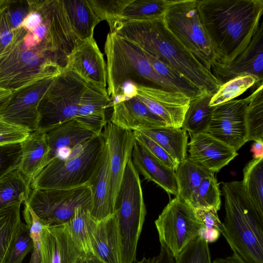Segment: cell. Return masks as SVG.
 Segmentation results:
<instances>
[{
	"label": "cell",
	"instance_id": "db71d44e",
	"mask_svg": "<svg viewBox=\"0 0 263 263\" xmlns=\"http://www.w3.org/2000/svg\"><path fill=\"white\" fill-rule=\"evenodd\" d=\"M252 151L254 153L253 158H263V141H254Z\"/></svg>",
	"mask_w": 263,
	"mask_h": 263
},
{
	"label": "cell",
	"instance_id": "60d3db41",
	"mask_svg": "<svg viewBox=\"0 0 263 263\" xmlns=\"http://www.w3.org/2000/svg\"><path fill=\"white\" fill-rule=\"evenodd\" d=\"M23 204V217L33 244V251L29 263H41L42 237L45 224L34 213L27 201Z\"/></svg>",
	"mask_w": 263,
	"mask_h": 263
},
{
	"label": "cell",
	"instance_id": "7bdbcfd3",
	"mask_svg": "<svg viewBox=\"0 0 263 263\" xmlns=\"http://www.w3.org/2000/svg\"><path fill=\"white\" fill-rule=\"evenodd\" d=\"M33 248L29 229L26 224L22 222L6 263H22Z\"/></svg>",
	"mask_w": 263,
	"mask_h": 263
},
{
	"label": "cell",
	"instance_id": "9a60e30c",
	"mask_svg": "<svg viewBox=\"0 0 263 263\" xmlns=\"http://www.w3.org/2000/svg\"><path fill=\"white\" fill-rule=\"evenodd\" d=\"M211 71L222 84L236 77L250 75L257 80L256 88L263 85L262 19L247 48L228 65H213Z\"/></svg>",
	"mask_w": 263,
	"mask_h": 263
},
{
	"label": "cell",
	"instance_id": "f907efd6",
	"mask_svg": "<svg viewBox=\"0 0 263 263\" xmlns=\"http://www.w3.org/2000/svg\"><path fill=\"white\" fill-rule=\"evenodd\" d=\"M136 263H175V259L167 248L161 246L158 255L148 258L144 257L142 260Z\"/></svg>",
	"mask_w": 263,
	"mask_h": 263
},
{
	"label": "cell",
	"instance_id": "52a82bcc",
	"mask_svg": "<svg viewBox=\"0 0 263 263\" xmlns=\"http://www.w3.org/2000/svg\"><path fill=\"white\" fill-rule=\"evenodd\" d=\"M123 263L136 260L138 241L146 214L139 173L128 161L116 199Z\"/></svg>",
	"mask_w": 263,
	"mask_h": 263
},
{
	"label": "cell",
	"instance_id": "e0dca14e",
	"mask_svg": "<svg viewBox=\"0 0 263 263\" xmlns=\"http://www.w3.org/2000/svg\"><path fill=\"white\" fill-rule=\"evenodd\" d=\"M63 71H72L86 83L106 88V64L93 36L77 44Z\"/></svg>",
	"mask_w": 263,
	"mask_h": 263
},
{
	"label": "cell",
	"instance_id": "bcb514c9",
	"mask_svg": "<svg viewBox=\"0 0 263 263\" xmlns=\"http://www.w3.org/2000/svg\"><path fill=\"white\" fill-rule=\"evenodd\" d=\"M3 5L13 29L21 26L24 19L31 10L29 0H4Z\"/></svg>",
	"mask_w": 263,
	"mask_h": 263
},
{
	"label": "cell",
	"instance_id": "11a10c76",
	"mask_svg": "<svg viewBox=\"0 0 263 263\" xmlns=\"http://www.w3.org/2000/svg\"><path fill=\"white\" fill-rule=\"evenodd\" d=\"M78 263H103L92 253L84 254Z\"/></svg>",
	"mask_w": 263,
	"mask_h": 263
},
{
	"label": "cell",
	"instance_id": "1f68e13d",
	"mask_svg": "<svg viewBox=\"0 0 263 263\" xmlns=\"http://www.w3.org/2000/svg\"><path fill=\"white\" fill-rule=\"evenodd\" d=\"M31 185L16 168L0 179V209L26 201L31 191Z\"/></svg>",
	"mask_w": 263,
	"mask_h": 263
},
{
	"label": "cell",
	"instance_id": "f1b7e54d",
	"mask_svg": "<svg viewBox=\"0 0 263 263\" xmlns=\"http://www.w3.org/2000/svg\"><path fill=\"white\" fill-rule=\"evenodd\" d=\"M175 172L178 191L176 196L188 204L202 180L215 174L187 157L179 163Z\"/></svg>",
	"mask_w": 263,
	"mask_h": 263
},
{
	"label": "cell",
	"instance_id": "d6a6232c",
	"mask_svg": "<svg viewBox=\"0 0 263 263\" xmlns=\"http://www.w3.org/2000/svg\"><path fill=\"white\" fill-rule=\"evenodd\" d=\"M241 181L245 191L258 211L263 215V158H253L243 170Z\"/></svg>",
	"mask_w": 263,
	"mask_h": 263
},
{
	"label": "cell",
	"instance_id": "9c48e42d",
	"mask_svg": "<svg viewBox=\"0 0 263 263\" xmlns=\"http://www.w3.org/2000/svg\"><path fill=\"white\" fill-rule=\"evenodd\" d=\"M86 84L71 71H62L56 77L39 106V129L47 132L74 119Z\"/></svg>",
	"mask_w": 263,
	"mask_h": 263
},
{
	"label": "cell",
	"instance_id": "4316f807",
	"mask_svg": "<svg viewBox=\"0 0 263 263\" xmlns=\"http://www.w3.org/2000/svg\"><path fill=\"white\" fill-rule=\"evenodd\" d=\"M72 30L80 41L93 36L95 27L100 22L88 0H62Z\"/></svg>",
	"mask_w": 263,
	"mask_h": 263
},
{
	"label": "cell",
	"instance_id": "681fc988",
	"mask_svg": "<svg viewBox=\"0 0 263 263\" xmlns=\"http://www.w3.org/2000/svg\"><path fill=\"white\" fill-rule=\"evenodd\" d=\"M197 217L203 227L215 228L221 233L223 230L222 223L218 216L217 212L213 209H195Z\"/></svg>",
	"mask_w": 263,
	"mask_h": 263
},
{
	"label": "cell",
	"instance_id": "5bb4252c",
	"mask_svg": "<svg viewBox=\"0 0 263 263\" xmlns=\"http://www.w3.org/2000/svg\"><path fill=\"white\" fill-rule=\"evenodd\" d=\"M102 135L109 155L110 168V200L114 212L116 199L126 166L132 158L136 142L135 132L123 129L108 121Z\"/></svg>",
	"mask_w": 263,
	"mask_h": 263
},
{
	"label": "cell",
	"instance_id": "d6986e66",
	"mask_svg": "<svg viewBox=\"0 0 263 263\" xmlns=\"http://www.w3.org/2000/svg\"><path fill=\"white\" fill-rule=\"evenodd\" d=\"M187 146V158L214 173L238 154L234 148L204 133L191 136Z\"/></svg>",
	"mask_w": 263,
	"mask_h": 263
},
{
	"label": "cell",
	"instance_id": "8992f818",
	"mask_svg": "<svg viewBox=\"0 0 263 263\" xmlns=\"http://www.w3.org/2000/svg\"><path fill=\"white\" fill-rule=\"evenodd\" d=\"M13 32L11 42L0 51L1 88L14 91L62 72L63 69L49 53L25 46V29L20 26Z\"/></svg>",
	"mask_w": 263,
	"mask_h": 263
},
{
	"label": "cell",
	"instance_id": "d590c367",
	"mask_svg": "<svg viewBox=\"0 0 263 263\" xmlns=\"http://www.w3.org/2000/svg\"><path fill=\"white\" fill-rule=\"evenodd\" d=\"M220 195L219 184L214 174L202 180L189 204L194 209H213L218 212L221 205Z\"/></svg>",
	"mask_w": 263,
	"mask_h": 263
},
{
	"label": "cell",
	"instance_id": "7402d4cb",
	"mask_svg": "<svg viewBox=\"0 0 263 263\" xmlns=\"http://www.w3.org/2000/svg\"><path fill=\"white\" fill-rule=\"evenodd\" d=\"M109 121L125 129L133 132L167 126L136 97L113 105Z\"/></svg>",
	"mask_w": 263,
	"mask_h": 263
},
{
	"label": "cell",
	"instance_id": "5b68a950",
	"mask_svg": "<svg viewBox=\"0 0 263 263\" xmlns=\"http://www.w3.org/2000/svg\"><path fill=\"white\" fill-rule=\"evenodd\" d=\"M105 141L102 134L55 156L31 184V189H66L88 185L98 170Z\"/></svg>",
	"mask_w": 263,
	"mask_h": 263
},
{
	"label": "cell",
	"instance_id": "8d00e7d4",
	"mask_svg": "<svg viewBox=\"0 0 263 263\" xmlns=\"http://www.w3.org/2000/svg\"><path fill=\"white\" fill-rule=\"evenodd\" d=\"M90 214L83 206L77 207L69 220L65 223L72 238L84 253H92L88 233V221Z\"/></svg>",
	"mask_w": 263,
	"mask_h": 263
},
{
	"label": "cell",
	"instance_id": "7dc6e473",
	"mask_svg": "<svg viewBox=\"0 0 263 263\" xmlns=\"http://www.w3.org/2000/svg\"><path fill=\"white\" fill-rule=\"evenodd\" d=\"M30 133L26 129L0 119V145L21 143Z\"/></svg>",
	"mask_w": 263,
	"mask_h": 263
},
{
	"label": "cell",
	"instance_id": "6f0895ef",
	"mask_svg": "<svg viewBox=\"0 0 263 263\" xmlns=\"http://www.w3.org/2000/svg\"><path fill=\"white\" fill-rule=\"evenodd\" d=\"M4 0H0V7L2 6L3 3H4Z\"/></svg>",
	"mask_w": 263,
	"mask_h": 263
},
{
	"label": "cell",
	"instance_id": "30bf717a",
	"mask_svg": "<svg viewBox=\"0 0 263 263\" xmlns=\"http://www.w3.org/2000/svg\"><path fill=\"white\" fill-rule=\"evenodd\" d=\"M161 246L176 258L199 235L203 226L189 204L175 196L155 221Z\"/></svg>",
	"mask_w": 263,
	"mask_h": 263
},
{
	"label": "cell",
	"instance_id": "ac0fdd59",
	"mask_svg": "<svg viewBox=\"0 0 263 263\" xmlns=\"http://www.w3.org/2000/svg\"><path fill=\"white\" fill-rule=\"evenodd\" d=\"M88 233L92 253L103 263H123L121 238L115 212L99 221L89 215Z\"/></svg>",
	"mask_w": 263,
	"mask_h": 263
},
{
	"label": "cell",
	"instance_id": "ab89813d",
	"mask_svg": "<svg viewBox=\"0 0 263 263\" xmlns=\"http://www.w3.org/2000/svg\"><path fill=\"white\" fill-rule=\"evenodd\" d=\"M100 22L106 21L110 27L120 20L127 6L133 0H88Z\"/></svg>",
	"mask_w": 263,
	"mask_h": 263
},
{
	"label": "cell",
	"instance_id": "7a4b0ae2",
	"mask_svg": "<svg viewBox=\"0 0 263 263\" xmlns=\"http://www.w3.org/2000/svg\"><path fill=\"white\" fill-rule=\"evenodd\" d=\"M162 17L116 22L110 32L170 66L201 91L214 95L222 84L169 32Z\"/></svg>",
	"mask_w": 263,
	"mask_h": 263
},
{
	"label": "cell",
	"instance_id": "44dd1931",
	"mask_svg": "<svg viewBox=\"0 0 263 263\" xmlns=\"http://www.w3.org/2000/svg\"><path fill=\"white\" fill-rule=\"evenodd\" d=\"M110 102L106 88L87 83L74 119L87 129L99 135L107 122L105 111Z\"/></svg>",
	"mask_w": 263,
	"mask_h": 263
},
{
	"label": "cell",
	"instance_id": "836d02e7",
	"mask_svg": "<svg viewBox=\"0 0 263 263\" xmlns=\"http://www.w3.org/2000/svg\"><path fill=\"white\" fill-rule=\"evenodd\" d=\"M263 85L248 97L245 113L247 141H263Z\"/></svg>",
	"mask_w": 263,
	"mask_h": 263
},
{
	"label": "cell",
	"instance_id": "8fae6325",
	"mask_svg": "<svg viewBox=\"0 0 263 263\" xmlns=\"http://www.w3.org/2000/svg\"><path fill=\"white\" fill-rule=\"evenodd\" d=\"M91 193L88 185L66 189H32L26 200L45 225L65 223L76 209L83 206L89 210Z\"/></svg>",
	"mask_w": 263,
	"mask_h": 263
},
{
	"label": "cell",
	"instance_id": "74e56055",
	"mask_svg": "<svg viewBox=\"0 0 263 263\" xmlns=\"http://www.w3.org/2000/svg\"><path fill=\"white\" fill-rule=\"evenodd\" d=\"M142 51L155 71L163 79L176 86L180 92L187 95L190 98H194L203 92L172 67L155 59L149 53L143 50Z\"/></svg>",
	"mask_w": 263,
	"mask_h": 263
},
{
	"label": "cell",
	"instance_id": "6da1fadb",
	"mask_svg": "<svg viewBox=\"0 0 263 263\" xmlns=\"http://www.w3.org/2000/svg\"><path fill=\"white\" fill-rule=\"evenodd\" d=\"M197 8L215 54L213 65L231 63L249 45L262 19V0H201Z\"/></svg>",
	"mask_w": 263,
	"mask_h": 263
},
{
	"label": "cell",
	"instance_id": "e575fe53",
	"mask_svg": "<svg viewBox=\"0 0 263 263\" xmlns=\"http://www.w3.org/2000/svg\"><path fill=\"white\" fill-rule=\"evenodd\" d=\"M167 0H133L125 8L119 22L144 21L162 17Z\"/></svg>",
	"mask_w": 263,
	"mask_h": 263
},
{
	"label": "cell",
	"instance_id": "f5cc1de1",
	"mask_svg": "<svg viewBox=\"0 0 263 263\" xmlns=\"http://www.w3.org/2000/svg\"><path fill=\"white\" fill-rule=\"evenodd\" d=\"M212 263H247L239 255L233 252V253L226 257L217 258Z\"/></svg>",
	"mask_w": 263,
	"mask_h": 263
},
{
	"label": "cell",
	"instance_id": "c3c4849f",
	"mask_svg": "<svg viewBox=\"0 0 263 263\" xmlns=\"http://www.w3.org/2000/svg\"><path fill=\"white\" fill-rule=\"evenodd\" d=\"M3 3L0 7V51L11 42L14 35V29L11 26Z\"/></svg>",
	"mask_w": 263,
	"mask_h": 263
},
{
	"label": "cell",
	"instance_id": "f546056e",
	"mask_svg": "<svg viewBox=\"0 0 263 263\" xmlns=\"http://www.w3.org/2000/svg\"><path fill=\"white\" fill-rule=\"evenodd\" d=\"M212 96L208 92H203L190 99L182 126L190 136L204 133L214 108L210 106Z\"/></svg>",
	"mask_w": 263,
	"mask_h": 263
},
{
	"label": "cell",
	"instance_id": "603a6c76",
	"mask_svg": "<svg viewBox=\"0 0 263 263\" xmlns=\"http://www.w3.org/2000/svg\"><path fill=\"white\" fill-rule=\"evenodd\" d=\"M88 185L91 193L88 211L93 219L99 221L114 213L110 200V159L105 142L99 168Z\"/></svg>",
	"mask_w": 263,
	"mask_h": 263
},
{
	"label": "cell",
	"instance_id": "83f0119b",
	"mask_svg": "<svg viewBox=\"0 0 263 263\" xmlns=\"http://www.w3.org/2000/svg\"><path fill=\"white\" fill-rule=\"evenodd\" d=\"M140 133L160 145L178 164L186 158L188 136L182 128L166 126Z\"/></svg>",
	"mask_w": 263,
	"mask_h": 263
},
{
	"label": "cell",
	"instance_id": "ee69618b",
	"mask_svg": "<svg viewBox=\"0 0 263 263\" xmlns=\"http://www.w3.org/2000/svg\"><path fill=\"white\" fill-rule=\"evenodd\" d=\"M21 155V143L0 145V179L18 167Z\"/></svg>",
	"mask_w": 263,
	"mask_h": 263
},
{
	"label": "cell",
	"instance_id": "f6af8a7d",
	"mask_svg": "<svg viewBox=\"0 0 263 263\" xmlns=\"http://www.w3.org/2000/svg\"><path fill=\"white\" fill-rule=\"evenodd\" d=\"M136 140L153 157L168 168L175 171L178 163L157 143L144 134L134 132Z\"/></svg>",
	"mask_w": 263,
	"mask_h": 263
},
{
	"label": "cell",
	"instance_id": "f35d334b",
	"mask_svg": "<svg viewBox=\"0 0 263 263\" xmlns=\"http://www.w3.org/2000/svg\"><path fill=\"white\" fill-rule=\"evenodd\" d=\"M257 80L252 76L236 77L223 83L211 98L210 106H215L234 100L251 87H256Z\"/></svg>",
	"mask_w": 263,
	"mask_h": 263
},
{
	"label": "cell",
	"instance_id": "2e32d148",
	"mask_svg": "<svg viewBox=\"0 0 263 263\" xmlns=\"http://www.w3.org/2000/svg\"><path fill=\"white\" fill-rule=\"evenodd\" d=\"M136 85V84H135ZM136 98L167 126L182 128L190 98L182 92L136 85Z\"/></svg>",
	"mask_w": 263,
	"mask_h": 263
},
{
	"label": "cell",
	"instance_id": "3957f363",
	"mask_svg": "<svg viewBox=\"0 0 263 263\" xmlns=\"http://www.w3.org/2000/svg\"><path fill=\"white\" fill-rule=\"evenodd\" d=\"M226 216L221 234L247 263H263V215L248 197L241 181L222 185Z\"/></svg>",
	"mask_w": 263,
	"mask_h": 263
},
{
	"label": "cell",
	"instance_id": "ba28073f",
	"mask_svg": "<svg viewBox=\"0 0 263 263\" xmlns=\"http://www.w3.org/2000/svg\"><path fill=\"white\" fill-rule=\"evenodd\" d=\"M197 4L198 0H167L162 18L169 32L211 71L215 57L201 23Z\"/></svg>",
	"mask_w": 263,
	"mask_h": 263
},
{
	"label": "cell",
	"instance_id": "b9f144b4",
	"mask_svg": "<svg viewBox=\"0 0 263 263\" xmlns=\"http://www.w3.org/2000/svg\"><path fill=\"white\" fill-rule=\"evenodd\" d=\"M175 263H212L208 242L198 236L175 258Z\"/></svg>",
	"mask_w": 263,
	"mask_h": 263
},
{
	"label": "cell",
	"instance_id": "cb8c5ba5",
	"mask_svg": "<svg viewBox=\"0 0 263 263\" xmlns=\"http://www.w3.org/2000/svg\"><path fill=\"white\" fill-rule=\"evenodd\" d=\"M132 161L145 179L156 183L169 194L178 195L175 171L153 157L137 140L132 151Z\"/></svg>",
	"mask_w": 263,
	"mask_h": 263
},
{
	"label": "cell",
	"instance_id": "816d5d0a",
	"mask_svg": "<svg viewBox=\"0 0 263 263\" xmlns=\"http://www.w3.org/2000/svg\"><path fill=\"white\" fill-rule=\"evenodd\" d=\"M220 234V232L217 229L208 228L203 226L199 230L198 236L209 243L216 241L219 238Z\"/></svg>",
	"mask_w": 263,
	"mask_h": 263
},
{
	"label": "cell",
	"instance_id": "d4e9b609",
	"mask_svg": "<svg viewBox=\"0 0 263 263\" xmlns=\"http://www.w3.org/2000/svg\"><path fill=\"white\" fill-rule=\"evenodd\" d=\"M22 155L18 169L30 184L46 165L50 152L46 132L30 133L21 143Z\"/></svg>",
	"mask_w": 263,
	"mask_h": 263
},
{
	"label": "cell",
	"instance_id": "4dcf8cb0",
	"mask_svg": "<svg viewBox=\"0 0 263 263\" xmlns=\"http://www.w3.org/2000/svg\"><path fill=\"white\" fill-rule=\"evenodd\" d=\"M16 203L0 209V263H6L21 223V207Z\"/></svg>",
	"mask_w": 263,
	"mask_h": 263
},
{
	"label": "cell",
	"instance_id": "ffe728a7",
	"mask_svg": "<svg viewBox=\"0 0 263 263\" xmlns=\"http://www.w3.org/2000/svg\"><path fill=\"white\" fill-rule=\"evenodd\" d=\"M84 255L72 238L65 223L44 227L41 263H78Z\"/></svg>",
	"mask_w": 263,
	"mask_h": 263
},
{
	"label": "cell",
	"instance_id": "277c9868",
	"mask_svg": "<svg viewBox=\"0 0 263 263\" xmlns=\"http://www.w3.org/2000/svg\"><path fill=\"white\" fill-rule=\"evenodd\" d=\"M104 51L106 89L110 102L120 96L122 85L128 81L136 85L180 92L155 71L140 48L116 33L107 34Z\"/></svg>",
	"mask_w": 263,
	"mask_h": 263
},
{
	"label": "cell",
	"instance_id": "4fadbf2b",
	"mask_svg": "<svg viewBox=\"0 0 263 263\" xmlns=\"http://www.w3.org/2000/svg\"><path fill=\"white\" fill-rule=\"evenodd\" d=\"M247 104L246 98L214 106L204 133L238 150L248 142L245 121Z\"/></svg>",
	"mask_w": 263,
	"mask_h": 263
},
{
	"label": "cell",
	"instance_id": "9f6ffc18",
	"mask_svg": "<svg viewBox=\"0 0 263 263\" xmlns=\"http://www.w3.org/2000/svg\"><path fill=\"white\" fill-rule=\"evenodd\" d=\"M12 91L0 88V106L10 97Z\"/></svg>",
	"mask_w": 263,
	"mask_h": 263
},
{
	"label": "cell",
	"instance_id": "484cf974",
	"mask_svg": "<svg viewBox=\"0 0 263 263\" xmlns=\"http://www.w3.org/2000/svg\"><path fill=\"white\" fill-rule=\"evenodd\" d=\"M46 134L50 149L47 164L58 154L67 152L68 150L98 136L83 126L75 119L66 121L46 132Z\"/></svg>",
	"mask_w": 263,
	"mask_h": 263
},
{
	"label": "cell",
	"instance_id": "7c38bea8",
	"mask_svg": "<svg viewBox=\"0 0 263 263\" xmlns=\"http://www.w3.org/2000/svg\"><path fill=\"white\" fill-rule=\"evenodd\" d=\"M54 78L45 79L12 92L0 106V119L30 133L39 129V106Z\"/></svg>",
	"mask_w": 263,
	"mask_h": 263
}]
</instances>
